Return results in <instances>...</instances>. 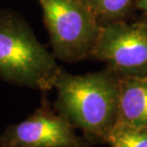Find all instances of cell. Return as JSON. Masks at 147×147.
Returning <instances> with one entry per match:
<instances>
[{"label":"cell","instance_id":"6da1fadb","mask_svg":"<svg viewBox=\"0 0 147 147\" xmlns=\"http://www.w3.org/2000/svg\"><path fill=\"white\" fill-rule=\"evenodd\" d=\"M119 82L120 76L108 67L84 75L62 69L54 87V108L91 144L104 143L119 119Z\"/></svg>","mask_w":147,"mask_h":147},{"label":"cell","instance_id":"7a4b0ae2","mask_svg":"<svg viewBox=\"0 0 147 147\" xmlns=\"http://www.w3.org/2000/svg\"><path fill=\"white\" fill-rule=\"evenodd\" d=\"M62 68L16 11L0 9V79L46 93Z\"/></svg>","mask_w":147,"mask_h":147},{"label":"cell","instance_id":"3957f363","mask_svg":"<svg viewBox=\"0 0 147 147\" xmlns=\"http://www.w3.org/2000/svg\"><path fill=\"white\" fill-rule=\"evenodd\" d=\"M50 36L53 54L64 62L90 59L101 24L83 0H36Z\"/></svg>","mask_w":147,"mask_h":147},{"label":"cell","instance_id":"277c9868","mask_svg":"<svg viewBox=\"0 0 147 147\" xmlns=\"http://www.w3.org/2000/svg\"><path fill=\"white\" fill-rule=\"evenodd\" d=\"M90 59L106 63L120 78L147 76V22L102 24Z\"/></svg>","mask_w":147,"mask_h":147},{"label":"cell","instance_id":"5b68a950","mask_svg":"<svg viewBox=\"0 0 147 147\" xmlns=\"http://www.w3.org/2000/svg\"><path fill=\"white\" fill-rule=\"evenodd\" d=\"M0 147H92L43 96L39 107L0 134Z\"/></svg>","mask_w":147,"mask_h":147},{"label":"cell","instance_id":"8992f818","mask_svg":"<svg viewBox=\"0 0 147 147\" xmlns=\"http://www.w3.org/2000/svg\"><path fill=\"white\" fill-rule=\"evenodd\" d=\"M117 122L147 127V76L120 78Z\"/></svg>","mask_w":147,"mask_h":147},{"label":"cell","instance_id":"52a82bcc","mask_svg":"<svg viewBox=\"0 0 147 147\" xmlns=\"http://www.w3.org/2000/svg\"><path fill=\"white\" fill-rule=\"evenodd\" d=\"M100 24L125 20L136 8V0H87Z\"/></svg>","mask_w":147,"mask_h":147},{"label":"cell","instance_id":"ba28073f","mask_svg":"<svg viewBox=\"0 0 147 147\" xmlns=\"http://www.w3.org/2000/svg\"><path fill=\"white\" fill-rule=\"evenodd\" d=\"M106 143L110 147H147V127L117 122L108 135Z\"/></svg>","mask_w":147,"mask_h":147},{"label":"cell","instance_id":"9c48e42d","mask_svg":"<svg viewBox=\"0 0 147 147\" xmlns=\"http://www.w3.org/2000/svg\"><path fill=\"white\" fill-rule=\"evenodd\" d=\"M136 8L147 14V0H136Z\"/></svg>","mask_w":147,"mask_h":147},{"label":"cell","instance_id":"30bf717a","mask_svg":"<svg viewBox=\"0 0 147 147\" xmlns=\"http://www.w3.org/2000/svg\"><path fill=\"white\" fill-rule=\"evenodd\" d=\"M83 1H85V2H86V3H87V0H83ZM87 4H88V3H87Z\"/></svg>","mask_w":147,"mask_h":147}]
</instances>
